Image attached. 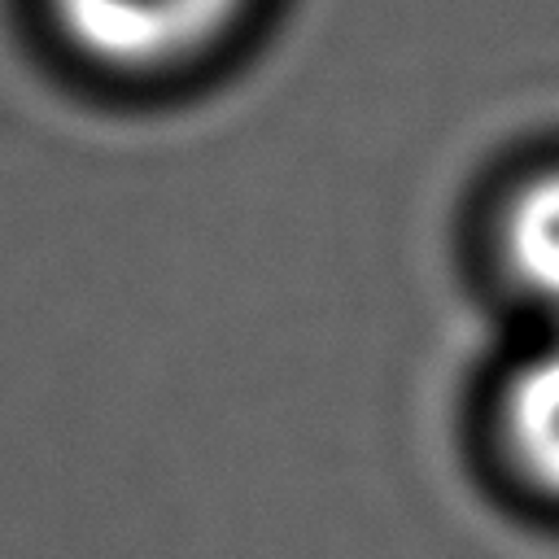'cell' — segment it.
I'll return each instance as SVG.
<instances>
[{
  "label": "cell",
  "mask_w": 559,
  "mask_h": 559,
  "mask_svg": "<svg viewBox=\"0 0 559 559\" xmlns=\"http://www.w3.org/2000/svg\"><path fill=\"white\" fill-rule=\"evenodd\" d=\"M258 0H44L57 39L114 79H166L236 39Z\"/></svg>",
  "instance_id": "1"
},
{
  "label": "cell",
  "mask_w": 559,
  "mask_h": 559,
  "mask_svg": "<svg viewBox=\"0 0 559 559\" xmlns=\"http://www.w3.org/2000/svg\"><path fill=\"white\" fill-rule=\"evenodd\" d=\"M493 258L515 297L559 323V157L524 166L493 210Z\"/></svg>",
  "instance_id": "2"
},
{
  "label": "cell",
  "mask_w": 559,
  "mask_h": 559,
  "mask_svg": "<svg viewBox=\"0 0 559 559\" xmlns=\"http://www.w3.org/2000/svg\"><path fill=\"white\" fill-rule=\"evenodd\" d=\"M493 437L507 472L533 498L559 507V332L507 371L493 402Z\"/></svg>",
  "instance_id": "3"
}]
</instances>
